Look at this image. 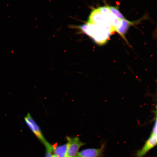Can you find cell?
Wrapping results in <instances>:
<instances>
[{"label":"cell","instance_id":"8","mask_svg":"<svg viewBox=\"0 0 157 157\" xmlns=\"http://www.w3.org/2000/svg\"><path fill=\"white\" fill-rule=\"evenodd\" d=\"M107 7L111 13L119 19H125L122 14L116 8L111 6H107Z\"/></svg>","mask_w":157,"mask_h":157},{"label":"cell","instance_id":"9","mask_svg":"<svg viewBox=\"0 0 157 157\" xmlns=\"http://www.w3.org/2000/svg\"><path fill=\"white\" fill-rule=\"evenodd\" d=\"M53 148H46L45 157H51L52 153L53 151Z\"/></svg>","mask_w":157,"mask_h":157},{"label":"cell","instance_id":"5","mask_svg":"<svg viewBox=\"0 0 157 157\" xmlns=\"http://www.w3.org/2000/svg\"><path fill=\"white\" fill-rule=\"evenodd\" d=\"M105 144H103L98 149H87L78 153L77 155L80 157H101L103 155Z\"/></svg>","mask_w":157,"mask_h":157},{"label":"cell","instance_id":"2","mask_svg":"<svg viewBox=\"0 0 157 157\" xmlns=\"http://www.w3.org/2000/svg\"><path fill=\"white\" fill-rule=\"evenodd\" d=\"M26 124L37 138L45 146L46 148H51L52 146L45 138L38 125L29 113L24 117Z\"/></svg>","mask_w":157,"mask_h":157},{"label":"cell","instance_id":"11","mask_svg":"<svg viewBox=\"0 0 157 157\" xmlns=\"http://www.w3.org/2000/svg\"><path fill=\"white\" fill-rule=\"evenodd\" d=\"M76 157H79V156H77V155H76Z\"/></svg>","mask_w":157,"mask_h":157},{"label":"cell","instance_id":"1","mask_svg":"<svg viewBox=\"0 0 157 157\" xmlns=\"http://www.w3.org/2000/svg\"><path fill=\"white\" fill-rule=\"evenodd\" d=\"M79 28L99 44L105 43L112 34L109 31L92 24L86 23L79 26Z\"/></svg>","mask_w":157,"mask_h":157},{"label":"cell","instance_id":"10","mask_svg":"<svg viewBox=\"0 0 157 157\" xmlns=\"http://www.w3.org/2000/svg\"><path fill=\"white\" fill-rule=\"evenodd\" d=\"M51 157H58L57 156H56L55 154H53V155H52Z\"/></svg>","mask_w":157,"mask_h":157},{"label":"cell","instance_id":"3","mask_svg":"<svg viewBox=\"0 0 157 157\" xmlns=\"http://www.w3.org/2000/svg\"><path fill=\"white\" fill-rule=\"evenodd\" d=\"M157 123L156 120L150 135L144 144L136 152V157H143L157 144Z\"/></svg>","mask_w":157,"mask_h":157},{"label":"cell","instance_id":"6","mask_svg":"<svg viewBox=\"0 0 157 157\" xmlns=\"http://www.w3.org/2000/svg\"><path fill=\"white\" fill-rule=\"evenodd\" d=\"M133 23L125 19H120L119 24L117 28L115 29L117 31L121 36L125 38L124 35L129 26Z\"/></svg>","mask_w":157,"mask_h":157},{"label":"cell","instance_id":"4","mask_svg":"<svg viewBox=\"0 0 157 157\" xmlns=\"http://www.w3.org/2000/svg\"><path fill=\"white\" fill-rule=\"evenodd\" d=\"M67 157H74L78 153L80 148L85 144L81 142L78 137L73 138L67 136Z\"/></svg>","mask_w":157,"mask_h":157},{"label":"cell","instance_id":"7","mask_svg":"<svg viewBox=\"0 0 157 157\" xmlns=\"http://www.w3.org/2000/svg\"><path fill=\"white\" fill-rule=\"evenodd\" d=\"M53 151L58 157H67V144L57 147Z\"/></svg>","mask_w":157,"mask_h":157}]
</instances>
